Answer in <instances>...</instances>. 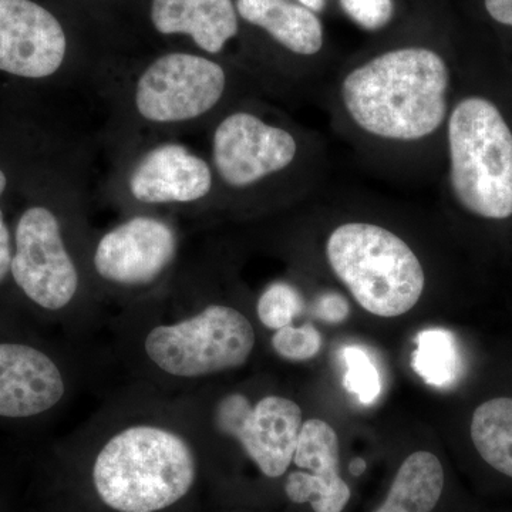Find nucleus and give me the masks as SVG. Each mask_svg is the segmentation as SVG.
<instances>
[{
    "label": "nucleus",
    "mask_w": 512,
    "mask_h": 512,
    "mask_svg": "<svg viewBox=\"0 0 512 512\" xmlns=\"http://www.w3.org/2000/svg\"><path fill=\"white\" fill-rule=\"evenodd\" d=\"M177 248V235L167 222L140 215L101 237L93 265L103 281L138 288L153 284L170 268Z\"/></svg>",
    "instance_id": "nucleus-10"
},
{
    "label": "nucleus",
    "mask_w": 512,
    "mask_h": 512,
    "mask_svg": "<svg viewBox=\"0 0 512 512\" xmlns=\"http://www.w3.org/2000/svg\"><path fill=\"white\" fill-rule=\"evenodd\" d=\"M348 372L343 379V386L349 393L356 394L363 404L375 403L382 392L379 372L369 355L359 346H346L342 350Z\"/></svg>",
    "instance_id": "nucleus-21"
},
{
    "label": "nucleus",
    "mask_w": 512,
    "mask_h": 512,
    "mask_svg": "<svg viewBox=\"0 0 512 512\" xmlns=\"http://www.w3.org/2000/svg\"><path fill=\"white\" fill-rule=\"evenodd\" d=\"M66 33L59 20L32 0H0V70L43 79L62 67Z\"/></svg>",
    "instance_id": "nucleus-11"
},
{
    "label": "nucleus",
    "mask_w": 512,
    "mask_h": 512,
    "mask_svg": "<svg viewBox=\"0 0 512 512\" xmlns=\"http://www.w3.org/2000/svg\"><path fill=\"white\" fill-rule=\"evenodd\" d=\"M453 87V69L436 43L403 40L343 66L330 87V109L369 156L409 161L436 153Z\"/></svg>",
    "instance_id": "nucleus-1"
},
{
    "label": "nucleus",
    "mask_w": 512,
    "mask_h": 512,
    "mask_svg": "<svg viewBox=\"0 0 512 512\" xmlns=\"http://www.w3.org/2000/svg\"><path fill=\"white\" fill-rule=\"evenodd\" d=\"M130 192L143 204H188L214 187L210 165L180 144H164L141 158L130 177Z\"/></svg>",
    "instance_id": "nucleus-14"
},
{
    "label": "nucleus",
    "mask_w": 512,
    "mask_h": 512,
    "mask_svg": "<svg viewBox=\"0 0 512 512\" xmlns=\"http://www.w3.org/2000/svg\"><path fill=\"white\" fill-rule=\"evenodd\" d=\"M151 22L161 35H187L210 55H218L239 33L234 0H153Z\"/></svg>",
    "instance_id": "nucleus-15"
},
{
    "label": "nucleus",
    "mask_w": 512,
    "mask_h": 512,
    "mask_svg": "<svg viewBox=\"0 0 512 512\" xmlns=\"http://www.w3.org/2000/svg\"><path fill=\"white\" fill-rule=\"evenodd\" d=\"M227 87L228 74L215 60L190 53H168L141 73L134 100L144 120L183 123L210 113Z\"/></svg>",
    "instance_id": "nucleus-7"
},
{
    "label": "nucleus",
    "mask_w": 512,
    "mask_h": 512,
    "mask_svg": "<svg viewBox=\"0 0 512 512\" xmlns=\"http://www.w3.org/2000/svg\"><path fill=\"white\" fill-rule=\"evenodd\" d=\"M239 19L264 30L266 35L301 59L322 56L326 32L319 13L296 0H235Z\"/></svg>",
    "instance_id": "nucleus-16"
},
{
    "label": "nucleus",
    "mask_w": 512,
    "mask_h": 512,
    "mask_svg": "<svg viewBox=\"0 0 512 512\" xmlns=\"http://www.w3.org/2000/svg\"><path fill=\"white\" fill-rule=\"evenodd\" d=\"M296 2L313 10V12L319 13V15H322L328 9V0H296Z\"/></svg>",
    "instance_id": "nucleus-27"
},
{
    "label": "nucleus",
    "mask_w": 512,
    "mask_h": 512,
    "mask_svg": "<svg viewBox=\"0 0 512 512\" xmlns=\"http://www.w3.org/2000/svg\"><path fill=\"white\" fill-rule=\"evenodd\" d=\"M447 192L461 210L488 221L512 217V128L493 100H453L444 130Z\"/></svg>",
    "instance_id": "nucleus-3"
},
{
    "label": "nucleus",
    "mask_w": 512,
    "mask_h": 512,
    "mask_svg": "<svg viewBox=\"0 0 512 512\" xmlns=\"http://www.w3.org/2000/svg\"><path fill=\"white\" fill-rule=\"evenodd\" d=\"M10 274L30 301L46 311H62L76 298L79 271L49 208L32 207L20 215Z\"/></svg>",
    "instance_id": "nucleus-8"
},
{
    "label": "nucleus",
    "mask_w": 512,
    "mask_h": 512,
    "mask_svg": "<svg viewBox=\"0 0 512 512\" xmlns=\"http://www.w3.org/2000/svg\"><path fill=\"white\" fill-rule=\"evenodd\" d=\"M272 348L279 356L292 362L313 359L322 349V336L312 323L295 328L293 325L275 330Z\"/></svg>",
    "instance_id": "nucleus-22"
},
{
    "label": "nucleus",
    "mask_w": 512,
    "mask_h": 512,
    "mask_svg": "<svg viewBox=\"0 0 512 512\" xmlns=\"http://www.w3.org/2000/svg\"><path fill=\"white\" fill-rule=\"evenodd\" d=\"M13 251L10 234L3 212L0 210V282L8 276L12 265Z\"/></svg>",
    "instance_id": "nucleus-25"
},
{
    "label": "nucleus",
    "mask_w": 512,
    "mask_h": 512,
    "mask_svg": "<svg viewBox=\"0 0 512 512\" xmlns=\"http://www.w3.org/2000/svg\"><path fill=\"white\" fill-rule=\"evenodd\" d=\"M6 185H8V178H6L5 173L0 170V195L6 190Z\"/></svg>",
    "instance_id": "nucleus-29"
},
{
    "label": "nucleus",
    "mask_w": 512,
    "mask_h": 512,
    "mask_svg": "<svg viewBox=\"0 0 512 512\" xmlns=\"http://www.w3.org/2000/svg\"><path fill=\"white\" fill-rule=\"evenodd\" d=\"M339 453V437L330 424L305 421L292 461L299 470L286 478V497L295 504H311L315 512L345 510L352 491L339 474Z\"/></svg>",
    "instance_id": "nucleus-12"
},
{
    "label": "nucleus",
    "mask_w": 512,
    "mask_h": 512,
    "mask_svg": "<svg viewBox=\"0 0 512 512\" xmlns=\"http://www.w3.org/2000/svg\"><path fill=\"white\" fill-rule=\"evenodd\" d=\"M66 394L55 360L22 343L0 342V417L30 419L52 410Z\"/></svg>",
    "instance_id": "nucleus-13"
},
{
    "label": "nucleus",
    "mask_w": 512,
    "mask_h": 512,
    "mask_svg": "<svg viewBox=\"0 0 512 512\" xmlns=\"http://www.w3.org/2000/svg\"><path fill=\"white\" fill-rule=\"evenodd\" d=\"M313 313L323 322L339 323L348 318L350 306L339 293H325L315 302Z\"/></svg>",
    "instance_id": "nucleus-24"
},
{
    "label": "nucleus",
    "mask_w": 512,
    "mask_h": 512,
    "mask_svg": "<svg viewBox=\"0 0 512 512\" xmlns=\"http://www.w3.org/2000/svg\"><path fill=\"white\" fill-rule=\"evenodd\" d=\"M484 9L494 22L512 28V0H484Z\"/></svg>",
    "instance_id": "nucleus-26"
},
{
    "label": "nucleus",
    "mask_w": 512,
    "mask_h": 512,
    "mask_svg": "<svg viewBox=\"0 0 512 512\" xmlns=\"http://www.w3.org/2000/svg\"><path fill=\"white\" fill-rule=\"evenodd\" d=\"M366 470V461L363 458H355V460L350 463L349 471L352 476L360 477Z\"/></svg>",
    "instance_id": "nucleus-28"
},
{
    "label": "nucleus",
    "mask_w": 512,
    "mask_h": 512,
    "mask_svg": "<svg viewBox=\"0 0 512 512\" xmlns=\"http://www.w3.org/2000/svg\"><path fill=\"white\" fill-rule=\"evenodd\" d=\"M301 407L282 396H265L255 404L244 394L224 397L215 409V426L234 437L264 476L279 478L291 467L301 433Z\"/></svg>",
    "instance_id": "nucleus-9"
},
{
    "label": "nucleus",
    "mask_w": 512,
    "mask_h": 512,
    "mask_svg": "<svg viewBox=\"0 0 512 512\" xmlns=\"http://www.w3.org/2000/svg\"><path fill=\"white\" fill-rule=\"evenodd\" d=\"M444 488V470L429 451H416L403 461L386 500L375 512H431Z\"/></svg>",
    "instance_id": "nucleus-17"
},
{
    "label": "nucleus",
    "mask_w": 512,
    "mask_h": 512,
    "mask_svg": "<svg viewBox=\"0 0 512 512\" xmlns=\"http://www.w3.org/2000/svg\"><path fill=\"white\" fill-rule=\"evenodd\" d=\"M305 308L301 292L288 282H274L258 299L256 313L265 328L279 330L292 325Z\"/></svg>",
    "instance_id": "nucleus-20"
},
{
    "label": "nucleus",
    "mask_w": 512,
    "mask_h": 512,
    "mask_svg": "<svg viewBox=\"0 0 512 512\" xmlns=\"http://www.w3.org/2000/svg\"><path fill=\"white\" fill-rule=\"evenodd\" d=\"M413 355V369L429 386L448 389L463 372V359L456 336L447 329H427L419 333Z\"/></svg>",
    "instance_id": "nucleus-19"
},
{
    "label": "nucleus",
    "mask_w": 512,
    "mask_h": 512,
    "mask_svg": "<svg viewBox=\"0 0 512 512\" xmlns=\"http://www.w3.org/2000/svg\"><path fill=\"white\" fill-rule=\"evenodd\" d=\"M255 342L254 326L244 313L214 303L183 319L153 326L143 350L163 375L195 380L244 366Z\"/></svg>",
    "instance_id": "nucleus-5"
},
{
    "label": "nucleus",
    "mask_w": 512,
    "mask_h": 512,
    "mask_svg": "<svg viewBox=\"0 0 512 512\" xmlns=\"http://www.w3.org/2000/svg\"><path fill=\"white\" fill-rule=\"evenodd\" d=\"M470 431L474 447L485 463L512 478L511 397H497L478 406Z\"/></svg>",
    "instance_id": "nucleus-18"
},
{
    "label": "nucleus",
    "mask_w": 512,
    "mask_h": 512,
    "mask_svg": "<svg viewBox=\"0 0 512 512\" xmlns=\"http://www.w3.org/2000/svg\"><path fill=\"white\" fill-rule=\"evenodd\" d=\"M103 504L117 512H158L183 500L197 477L184 434L161 423H131L111 434L93 464Z\"/></svg>",
    "instance_id": "nucleus-2"
},
{
    "label": "nucleus",
    "mask_w": 512,
    "mask_h": 512,
    "mask_svg": "<svg viewBox=\"0 0 512 512\" xmlns=\"http://www.w3.org/2000/svg\"><path fill=\"white\" fill-rule=\"evenodd\" d=\"M340 9L366 32H380L396 18V0H338Z\"/></svg>",
    "instance_id": "nucleus-23"
},
{
    "label": "nucleus",
    "mask_w": 512,
    "mask_h": 512,
    "mask_svg": "<svg viewBox=\"0 0 512 512\" xmlns=\"http://www.w3.org/2000/svg\"><path fill=\"white\" fill-rule=\"evenodd\" d=\"M326 261L365 311L397 318L412 311L426 288L419 256L392 229L370 221H346L330 231Z\"/></svg>",
    "instance_id": "nucleus-4"
},
{
    "label": "nucleus",
    "mask_w": 512,
    "mask_h": 512,
    "mask_svg": "<svg viewBox=\"0 0 512 512\" xmlns=\"http://www.w3.org/2000/svg\"><path fill=\"white\" fill-rule=\"evenodd\" d=\"M308 156V146L295 131L252 111L228 114L212 136L215 173L229 190H252L308 164Z\"/></svg>",
    "instance_id": "nucleus-6"
}]
</instances>
